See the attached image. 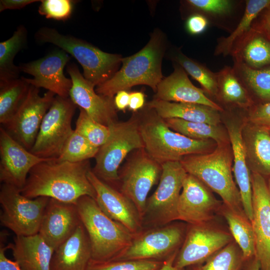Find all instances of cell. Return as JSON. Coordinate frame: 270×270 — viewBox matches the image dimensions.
<instances>
[{
  "label": "cell",
  "mask_w": 270,
  "mask_h": 270,
  "mask_svg": "<svg viewBox=\"0 0 270 270\" xmlns=\"http://www.w3.org/2000/svg\"><path fill=\"white\" fill-rule=\"evenodd\" d=\"M91 169L89 160L72 162L52 158L31 170L20 192L30 198L46 196L74 204L85 196L96 199L95 190L88 177Z\"/></svg>",
  "instance_id": "6da1fadb"
},
{
  "label": "cell",
  "mask_w": 270,
  "mask_h": 270,
  "mask_svg": "<svg viewBox=\"0 0 270 270\" xmlns=\"http://www.w3.org/2000/svg\"><path fill=\"white\" fill-rule=\"evenodd\" d=\"M136 114L144 149L160 164L180 162L186 156L212 152L217 146L212 140H195L173 131L164 119L146 104Z\"/></svg>",
  "instance_id": "7a4b0ae2"
},
{
  "label": "cell",
  "mask_w": 270,
  "mask_h": 270,
  "mask_svg": "<svg viewBox=\"0 0 270 270\" xmlns=\"http://www.w3.org/2000/svg\"><path fill=\"white\" fill-rule=\"evenodd\" d=\"M166 48L164 36L155 30L140 50L122 60V66L108 80L96 87L100 95L114 98L117 92L144 84L155 92L163 79L162 64Z\"/></svg>",
  "instance_id": "3957f363"
},
{
  "label": "cell",
  "mask_w": 270,
  "mask_h": 270,
  "mask_svg": "<svg viewBox=\"0 0 270 270\" xmlns=\"http://www.w3.org/2000/svg\"><path fill=\"white\" fill-rule=\"evenodd\" d=\"M232 159L228 142L217 144L208 152L186 156L180 162L188 174L218 194L228 209L245 215L240 193L232 176Z\"/></svg>",
  "instance_id": "277c9868"
},
{
  "label": "cell",
  "mask_w": 270,
  "mask_h": 270,
  "mask_svg": "<svg viewBox=\"0 0 270 270\" xmlns=\"http://www.w3.org/2000/svg\"><path fill=\"white\" fill-rule=\"evenodd\" d=\"M76 204L89 238L92 260H110L130 244L134 234L107 216L94 198L85 196Z\"/></svg>",
  "instance_id": "5b68a950"
},
{
  "label": "cell",
  "mask_w": 270,
  "mask_h": 270,
  "mask_svg": "<svg viewBox=\"0 0 270 270\" xmlns=\"http://www.w3.org/2000/svg\"><path fill=\"white\" fill-rule=\"evenodd\" d=\"M42 43L54 44L70 54L83 68V76L95 87L110 80L118 70L122 56L104 52L88 42L44 26L36 34Z\"/></svg>",
  "instance_id": "8992f818"
},
{
  "label": "cell",
  "mask_w": 270,
  "mask_h": 270,
  "mask_svg": "<svg viewBox=\"0 0 270 270\" xmlns=\"http://www.w3.org/2000/svg\"><path fill=\"white\" fill-rule=\"evenodd\" d=\"M109 126L110 136L95 157L92 170L100 179L118 190L120 164L132 151L144 148L136 112L126 121H116Z\"/></svg>",
  "instance_id": "52a82bcc"
},
{
  "label": "cell",
  "mask_w": 270,
  "mask_h": 270,
  "mask_svg": "<svg viewBox=\"0 0 270 270\" xmlns=\"http://www.w3.org/2000/svg\"><path fill=\"white\" fill-rule=\"evenodd\" d=\"M158 185L147 198L142 218V230L162 226L178 220V205L188 173L180 161L162 164Z\"/></svg>",
  "instance_id": "ba28073f"
},
{
  "label": "cell",
  "mask_w": 270,
  "mask_h": 270,
  "mask_svg": "<svg viewBox=\"0 0 270 270\" xmlns=\"http://www.w3.org/2000/svg\"><path fill=\"white\" fill-rule=\"evenodd\" d=\"M50 198L46 196L30 198L22 194L18 188L2 184L0 190L2 224L16 236L38 234Z\"/></svg>",
  "instance_id": "9c48e42d"
},
{
  "label": "cell",
  "mask_w": 270,
  "mask_h": 270,
  "mask_svg": "<svg viewBox=\"0 0 270 270\" xmlns=\"http://www.w3.org/2000/svg\"><path fill=\"white\" fill-rule=\"evenodd\" d=\"M162 172V164L152 158L144 148L132 151L119 168L118 190L134 204L141 218L148 195L159 182Z\"/></svg>",
  "instance_id": "30bf717a"
},
{
  "label": "cell",
  "mask_w": 270,
  "mask_h": 270,
  "mask_svg": "<svg viewBox=\"0 0 270 270\" xmlns=\"http://www.w3.org/2000/svg\"><path fill=\"white\" fill-rule=\"evenodd\" d=\"M76 106L70 97L56 96L30 151L43 158H58L74 131L72 121Z\"/></svg>",
  "instance_id": "8fae6325"
},
{
  "label": "cell",
  "mask_w": 270,
  "mask_h": 270,
  "mask_svg": "<svg viewBox=\"0 0 270 270\" xmlns=\"http://www.w3.org/2000/svg\"><path fill=\"white\" fill-rule=\"evenodd\" d=\"M183 227L171 222L142 230L134 234L130 244L112 260L165 261L178 252L184 239Z\"/></svg>",
  "instance_id": "7c38bea8"
},
{
  "label": "cell",
  "mask_w": 270,
  "mask_h": 270,
  "mask_svg": "<svg viewBox=\"0 0 270 270\" xmlns=\"http://www.w3.org/2000/svg\"><path fill=\"white\" fill-rule=\"evenodd\" d=\"M55 96L54 92L48 91L42 96L40 88L30 85L24 102L12 119L2 127L15 140L30 150Z\"/></svg>",
  "instance_id": "4fadbf2b"
},
{
  "label": "cell",
  "mask_w": 270,
  "mask_h": 270,
  "mask_svg": "<svg viewBox=\"0 0 270 270\" xmlns=\"http://www.w3.org/2000/svg\"><path fill=\"white\" fill-rule=\"evenodd\" d=\"M70 59L67 53L60 49L40 58L22 64L19 68L21 72L33 76L34 78H24L30 85L43 88L60 97L68 98L72 82L65 76L64 70Z\"/></svg>",
  "instance_id": "5bb4252c"
},
{
  "label": "cell",
  "mask_w": 270,
  "mask_h": 270,
  "mask_svg": "<svg viewBox=\"0 0 270 270\" xmlns=\"http://www.w3.org/2000/svg\"><path fill=\"white\" fill-rule=\"evenodd\" d=\"M190 225L174 262V266L182 270L206 261L231 240L225 232L204 224Z\"/></svg>",
  "instance_id": "9a60e30c"
},
{
  "label": "cell",
  "mask_w": 270,
  "mask_h": 270,
  "mask_svg": "<svg viewBox=\"0 0 270 270\" xmlns=\"http://www.w3.org/2000/svg\"><path fill=\"white\" fill-rule=\"evenodd\" d=\"M52 158H40L0 128V180L21 190L31 170L37 164Z\"/></svg>",
  "instance_id": "2e32d148"
},
{
  "label": "cell",
  "mask_w": 270,
  "mask_h": 270,
  "mask_svg": "<svg viewBox=\"0 0 270 270\" xmlns=\"http://www.w3.org/2000/svg\"><path fill=\"white\" fill-rule=\"evenodd\" d=\"M256 254L260 270H270V192L264 176L252 173Z\"/></svg>",
  "instance_id": "e0dca14e"
},
{
  "label": "cell",
  "mask_w": 270,
  "mask_h": 270,
  "mask_svg": "<svg viewBox=\"0 0 270 270\" xmlns=\"http://www.w3.org/2000/svg\"><path fill=\"white\" fill-rule=\"evenodd\" d=\"M66 70L72 82L69 97L95 121L106 126L118 120L114 98L98 94L75 64H68Z\"/></svg>",
  "instance_id": "ac0fdd59"
},
{
  "label": "cell",
  "mask_w": 270,
  "mask_h": 270,
  "mask_svg": "<svg viewBox=\"0 0 270 270\" xmlns=\"http://www.w3.org/2000/svg\"><path fill=\"white\" fill-rule=\"evenodd\" d=\"M220 204L206 186L188 174L178 200V220L190 224H204L212 218Z\"/></svg>",
  "instance_id": "d6986e66"
},
{
  "label": "cell",
  "mask_w": 270,
  "mask_h": 270,
  "mask_svg": "<svg viewBox=\"0 0 270 270\" xmlns=\"http://www.w3.org/2000/svg\"><path fill=\"white\" fill-rule=\"evenodd\" d=\"M88 178L96 194V200L110 218L136 234L142 228V218L134 204L120 192L98 178L92 169Z\"/></svg>",
  "instance_id": "ffe728a7"
},
{
  "label": "cell",
  "mask_w": 270,
  "mask_h": 270,
  "mask_svg": "<svg viewBox=\"0 0 270 270\" xmlns=\"http://www.w3.org/2000/svg\"><path fill=\"white\" fill-rule=\"evenodd\" d=\"M81 223L76 204L50 198L38 234L56 250L70 236Z\"/></svg>",
  "instance_id": "44dd1931"
},
{
  "label": "cell",
  "mask_w": 270,
  "mask_h": 270,
  "mask_svg": "<svg viewBox=\"0 0 270 270\" xmlns=\"http://www.w3.org/2000/svg\"><path fill=\"white\" fill-rule=\"evenodd\" d=\"M154 98L166 102L196 104L210 106L218 111L222 108L210 100L202 90L194 86L184 69L174 66V72L164 78L157 87Z\"/></svg>",
  "instance_id": "7402d4cb"
},
{
  "label": "cell",
  "mask_w": 270,
  "mask_h": 270,
  "mask_svg": "<svg viewBox=\"0 0 270 270\" xmlns=\"http://www.w3.org/2000/svg\"><path fill=\"white\" fill-rule=\"evenodd\" d=\"M242 126L243 123L230 122L226 128L233 154L232 170L238 187L244 212L251 222L253 218L252 174L246 160L242 134Z\"/></svg>",
  "instance_id": "603a6c76"
},
{
  "label": "cell",
  "mask_w": 270,
  "mask_h": 270,
  "mask_svg": "<svg viewBox=\"0 0 270 270\" xmlns=\"http://www.w3.org/2000/svg\"><path fill=\"white\" fill-rule=\"evenodd\" d=\"M91 259L89 238L81 223L70 236L54 250L50 270H86Z\"/></svg>",
  "instance_id": "cb8c5ba5"
},
{
  "label": "cell",
  "mask_w": 270,
  "mask_h": 270,
  "mask_svg": "<svg viewBox=\"0 0 270 270\" xmlns=\"http://www.w3.org/2000/svg\"><path fill=\"white\" fill-rule=\"evenodd\" d=\"M8 247L22 270H50L54 250L38 234L16 236Z\"/></svg>",
  "instance_id": "d4e9b609"
},
{
  "label": "cell",
  "mask_w": 270,
  "mask_h": 270,
  "mask_svg": "<svg viewBox=\"0 0 270 270\" xmlns=\"http://www.w3.org/2000/svg\"><path fill=\"white\" fill-rule=\"evenodd\" d=\"M242 138L248 166L252 172L270 176V134L268 128L244 122Z\"/></svg>",
  "instance_id": "484cf974"
},
{
  "label": "cell",
  "mask_w": 270,
  "mask_h": 270,
  "mask_svg": "<svg viewBox=\"0 0 270 270\" xmlns=\"http://www.w3.org/2000/svg\"><path fill=\"white\" fill-rule=\"evenodd\" d=\"M146 105L164 120L179 118L192 122L218 126L220 122L218 110L205 105L175 102L154 98Z\"/></svg>",
  "instance_id": "4316f807"
},
{
  "label": "cell",
  "mask_w": 270,
  "mask_h": 270,
  "mask_svg": "<svg viewBox=\"0 0 270 270\" xmlns=\"http://www.w3.org/2000/svg\"><path fill=\"white\" fill-rule=\"evenodd\" d=\"M231 54L234 62L256 69L270 66V36L252 29L234 46Z\"/></svg>",
  "instance_id": "83f0119b"
},
{
  "label": "cell",
  "mask_w": 270,
  "mask_h": 270,
  "mask_svg": "<svg viewBox=\"0 0 270 270\" xmlns=\"http://www.w3.org/2000/svg\"><path fill=\"white\" fill-rule=\"evenodd\" d=\"M28 31L22 26H18L12 36L0 42V82H6L20 78L21 72L14 60L16 54L27 44Z\"/></svg>",
  "instance_id": "f1b7e54d"
},
{
  "label": "cell",
  "mask_w": 270,
  "mask_h": 270,
  "mask_svg": "<svg viewBox=\"0 0 270 270\" xmlns=\"http://www.w3.org/2000/svg\"><path fill=\"white\" fill-rule=\"evenodd\" d=\"M30 84L22 76L0 82V123L8 124L26 99Z\"/></svg>",
  "instance_id": "f546056e"
},
{
  "label": "cell",
  "mask_w": 270,
  "mask_h": 270,
  "mask_svg": "<svg viewBox=\"0 0 270 270\" xmlns=\"http://www.w3.org/2000/svg\"><path fill=\"white\" fill-rule=\"evenodd\" d=\"M270 4V0H248L244 15L236 29L226 38L220 40L215 54L228 55L235 44L251 29L252 23L260 12Z\"/></svg>",
  "instance_id": "4dcf8cb0"
},
{
  "label": "cell",
  "mask_w": 270,
  "mask_h": 270,
  "mask_svg": "<svg viewBox=\"0 0 270 270\" xmlns=\"http://www.w3.org/2000/svg\"><path fill=\"white\" fill-rule=\"evenodd\" d=\"M172 130L195 140H212L217 144L230 142L228 134L219 125L192 122L179 118L164 120Z\"/></svg>",
  "instance_id": "1f68e13d"
},
{
  "label": "cell",
  "mask_w": 270,
  "mask_h": 270,
  "mask_svg": "<svg viewBox=\"0 0 270 270\" xmlns=\"http://www.w3.org/2000/svg\"><path fill=\"white\" fill-rule=\"evenodd\" d=\"M216 76L218 96L224 102L242 108L252 106L253 102L233 68L226 66Z\"/></svg>",
  "instance_id": "d6a6232c"
},
{
  "label": "cell",
  "mask_w": 270,
  "mask_h": 270,
  "mask_svg": "<svg viewBox=\"0 0 270 270\" xmlns=\"http://www.w3.org/2000/svg\"><path fill=\"white\" fill-rule=\"evenodd\" d=\"M231 234L240 248L243 259L255 257L256 247L252 224L244 214L228 209L224 212Z\"/></svg>",
  "instance_id": "836d02e7"
},
{
  "label": "cell",
  "mask_w": 270,
  "mask_h": 270,
  "mask_svg": "<svg viewBox=\"0 0 270 270\" xmlns=\"http://www.w3.org/2000/svg\"><path fill=\"white\" fill-rule=\"evenodd\" d=\"M233 68L240 80L263 103L270 102V66L256 69L242 62H234Z\"/></svg>",
  "instance_id": "e575fe53"
},
{
  "label": "cell",
  "mask_w": 270,
  "mask_h": 270,
  "mask_svg": "<svg viewBox=\"0 0 270 270\" xmlns=\"http://www.w3.org/2000/svg\"><path fill=\"white\" fill-rule=\"evenodd\" d=\"M176 61L192 78L196 80L209 94L218 96L216 73L204 65L192 60L182 52L177 54Z\"/></svg>",
  "instance_id": "d590c367"
},
{
  "label": "cell",
  "mask_w": 270,
  "mask_h": 270,
  "mask_svg": "<svg viewBox=\"0 0 270 270\" xmlns=\"http://www.w3.org/2000/svg\"><path fill=\"white\" fill-rule=\"evenodd\" d=\"M99 148L90 143L75 130L66 142L57 160L78 162L96 157Z\"/></svg>",
  "instance_id": "8d00e7d4"
},
{
  "label": "cell",
  "mask_w": 270,
  "mask_h": 270,
  "mask_svg": "<svg viewBox=\"0 0 270 270\" xmlns=\"http://www.w3.org/2000/svg\"><path fill=\"white\" fill-rule=\"evenodd\" d=\"M79 109L80 114L74 130L92 145L100 148L110 136L109 126L95 121L84 110Z\"/></svg>",
  "instance_id": "74e56055"
},
{
  "label": "cell",
  "mask_w": 270,
  "mask_h": 270,
  "mask_svg": "<svg viewBox=\"0 0 270 270\" xmlns=\"http://www.w3.org/2000/svg\"><path fill=\"white\" fill-rule=\"evenodd\" d=\"M165 261L112 260L98 262L91 259L86 270H160Z\"/></svg>",
  "instance_id": "f35d334b"
},
{
  "label": "cell",
  "mask_w": 270,
  "mask_h": 270,
  "mask_svg": "<svg viewBox=\"0 0 270 270\" xmlns=\"http://www.w3.org/2000/svg\"><path fill=\"white\" fill-rule=\"evenodd\" d=\"M240 262L237 248L230 243L208 259L198 270H238Z\"/></svg>",
  "instance_id": "ab89813d"
},
{
  "label": "cell",
  "mask_w": 270,
  "mask_h": 270,
  "mask_svg": "<svg viewBox=\"0 0 270 270\" xmlns=\"http://www.w3.org/2000/svg\"><path fill=\"white\" fill-rule=\"evenodd\" d=\"M74 2L70 0H42L38 12L47 18L66 20L72 14Z\"/></svg>",
  "instance_id": "60d3db41"
},
{
  "label": "cell",
  "mask_w": 270,
  "mask_h": 270,
  "mask_svg": "<svg viewBox=\"0 0 270 270\" xmlns=\"http://www.w3.org/2000/svg\"><path fill=\"white\" fill-rule=\"evenodd\" d=\"M186 2L196 9L215 15L229 13L233 6L232 2L228 0H188Z\"/></svg>",
  "instance_id": "b9f144b4"
},
{
  "label": "cell",
  "mask_w": 270,
  "mask_h": 270,
  "mask_svg": "<svg viewBox=\"0 0 270 270\" xmlns=\"http://www.w3.org/2000/svg\"><path fill=\"white\" fill-rule=\"evenodd\" d=\"M248 122L270 128V102L254 106L249 112Z\"/></svg>",
  "instance_id": "7bdbcfd3"
},
{
  "label": "cell",
  "mask_w": 270,
  "mask_h": 270,
  "mask_svg": "<svg viewBox=\"0 0 270 270\" xmlns=\"http://www.w3.org/2000/svg\"><path fill=\"white\" fill-rule=\"evenodd\" d=\"M206 18L200 14H194L188 18L186 22L187 30L192 34H198L202 32L208 26Z\"/></svg>",
  "instance_id": "ee69618b"
},
{
  "label": "cell",
  "mask_w": 270,
  "mask_h": 270,
  "mask_svg": "<svg viewBox=\"0 0 270 270\" xmlns=\"http://www.w3.org/2000/svg\"><path fill=\"white\" fill-rule=\"evenodd\" d=\"M251 28L270 36V4L256 18Z\"/></svg>",
  "instance_id": "f6af8a7d"
},
{
  "label": "cell",
  "mask_w": 270,
  "mask_h": 270,
  "mask_svg": "<svg viewBox=\"0 0 270 270\" xmlns=\"http://www.w3.org/2000/svg\"><path fill=\"white\" fill-rule=\"evenodd\" d=\"M40 2L38 0H0V12L6 10H16L22 8L30 4Z\"/></svg>",
  "instance_id": "bcb514c9"
},
{
  "label": "cell",
  "mask_w": 270,
  "mask_h": 270,
  "mask_svg": "<svg viewBox=\"0 0 270 270\" xmlns=\"http://www.w3.org/2000/svg\"><path fill=\"white\" fill-rule=\"evenodd\" d=\"M144 94L142 92H134L130 93L128 108L134 112L142 108L145 106Z\"/></svg>",
  "instance_id": "7dc6e473"
},
{
  "label": "cell",
  "mask_w": 270,
  "mask_h": 270,
  "mask_svg": "<svg viewBox=\"0 0 270 270\" xmlns=\"http://www.w3.org/2000/svg\"><path fill=\"white\" fill-rule=\"evenodd\" d=\"M8 247L0 244V270H22L16 261L8 258L5 252Z\"/></svg>",
  "instance_id": "c3c4849f"
},
{
  "label": "cell",
  "mask_w": 270,
  "mask_h": 270,
  "mask_svg": "<svg viewBox=\"0 0 270 270\" xmlns=\"http://www.w3.org/2000/svg\"><path fill=\"white\" fill-rule=\"evenodd\" d=\"M130 93L126 90H121L114 96V105L117 110L124 112L128 106Z\"/></svg>",
  "instance_id": "681fc988"
},
{
  "label": "cell",
  "mask_w": 270,
  "mask_h": 270,
  "mask_svg": "<svg viewBox=\"0 0 270 270\" xmlns=\"http://www.w3.org/2000/svg\"><path fill=\"white\" fill-rule=\"evenodd\" d=\"M178 252L175 253L166 260L163 266L160 270H184L178 268L174 265V262Z\"/></svg>",
  "instance_id": "f907efd6"
},
{
  "label": "cell",
  "mask_w": 270,
  "mask_h": 270,
  "mask_svg": "<svg viewBox=\"0 0 270 270\" xmlns=\"http://www.w3.org/2000/svg\"><path fill=\"white\" fill-rule=\"evenodd\" d=\"M248 270H260L259 263L255 257L248 267Z\"/></svg>",
  "instance_id": "816d5d0a"
},
{
  "label": "cell",
  "mask_w": 270,
  "mask_h": 270,
  "mask_svg": "<svg viewBox=\"0 0 270 270\" xmlns=\"http://www.w3.org/2000/svg\"><path fill=\"white\" fill-rule=\"evenodd\" d=\"M267 184H268V190H269V191H270V178L268 179V182H267Z\"/></svg>",
  "instance_id": "f5cc1de1"
},
{
  "label": "cell",
  "mask_w": 270,
  "mask_h": 270,
  "mask_svg": "<svg viewBox=\"0 0 270 270\" xmlns=\"http://www.w3.org/2000/svg\"><path fill=\"white\" fill-rule=\"evenodd\" d=\"M268 131H269V132L270 134V128H268Z\"/></svg>",
  "instance_id": "db71d44e"
}]
</instances>
